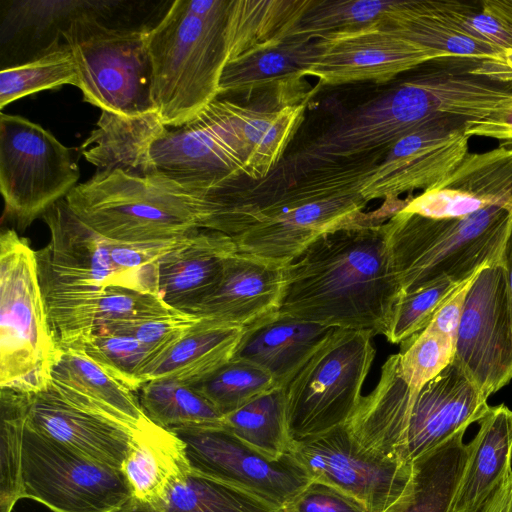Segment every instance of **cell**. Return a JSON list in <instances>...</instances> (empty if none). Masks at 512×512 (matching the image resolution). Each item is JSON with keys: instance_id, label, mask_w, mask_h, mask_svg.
Segmentation results:
<instances>
[{"instance_id": "cell-30", "label": "cell", "mask_w": 512, "mask_h": 512, "mask_svg": "<svg viewBox=\"0 0 512 512\" xmlns=\"http://www.w3.org/2000/svg\"><path fill=\"white\" fill-rule=\"evenodd\" d=\"M311 0H230L226 64L285 42Z\"/></svg>"}, {"instance_id": "cell-35", "label": "cell", "mask_w": 512, "mask_h": 512, "mask_svg": "<svg viewBox=\"0 0 512 512\" xmlns=\"http://www.w3.org/2000/svg\"><path fill=\"white\" fill-rule=\"evenodd\" d=\"M118 512H154L128 502ZM157 512H286L259 497L190 471Z\"/></svg>"}, {"instance_id": "cell-42", "label": "cell", "mask_w": 512, "mask_h": 512, "mask_svg": "<svg viewBox=\"0 0 512 512\" xmlns=\"http://www.w3.org/2000/svg\"><path fill=\"white\" fill-rule=\"evenodd\" d=\"M469 279L456 281L445 278L413 292H402L394 306L385 335L387 341L392 344L402 343L424 330L438 309Z\"/></svg>"}, {"instance_id": "cell-50", "label": "cell", "mask_w": 512, "mask_h": 512, "mask_svg": "<svg viewBox=\"0 0 512 512\" xmlns=\"http://www.w3.org/2000/svg\"><path fill=\"white\" fill-rule=\"evenodd\" d=\"M474 73L502 83H512V47L482 59Z\"/></svg>"}, {"instance_id": "cell-44", "label": "cell", "mask_w": 512, "mask_h": 512, "mask_svg": "<svg viewBox=\"0 0 512 512\" xmlns=\"http://www.w3.org/2000/svg\"><path fill=\"white\" fill-rule=\"evenodd\" d=\"M433 12L461 34L497 50L512 47V27L482 8V1L431 0Z\"/></svg>"}, {"instance_id": "cell-17", "label": "cell", "mask_w": 512, "mask_h": 512, "mask_svg": "<svg viewBox=\"0 0 512 512\" xmlns=\"http://www.w3.org/2000/svg\"><path fill=\"white\" fill-rule=\"evenodd\" d=\"M463 119H440L408 133L387 152L360 193L369 202L427 190L449 175L468 154Z\"/></svg>"}, {"instance_id": "cell-38", "label": "cell", "mask_w": 512, "mask_h": 512, "mask_svg": "<svg viewBox=\"0 0 512 512\" xmlns=\"http://www.w3.org/2000/svg\"><path fill=\"white\" fill-rule=\"evenodd\" d=\"M78 74L67 44L54 42L35 59L2 69L0 72V108L30 94L65 84L77 86Z\"/></svg>"}, {"instance_id": "cell-29", "label": "cell", "mask_w": 512, "mask_h": 512, "mask_svg": "<svg viewBox=\"0 0 512 512\" xmlns=\"http://www.w3.org/2000/svg\"><path fill=\"white\" fill-rule=\"evenodd\" d=\"M244 331L202 318L152 366L143 384L154 379L190 386L201 382L233 358Z\"/></svg>"}, {"instance_id": "cell-21", "label": "cell", "mask_w": 512, "mask_h": 512, "mask_svg": "<svg viewBox=\"0 0 512 512\" xmlns=\"http://www.w3.org/2000/svg\"><path fill=\"white\" fill-rule=\"evenodd\" d=\"M284 267L235 252L216 289L192 315L245 329L271 317L280 307Z\"/></svg>"}, {"instance_id": "cell-23", "label": "cell", "mask_w": 512, "mask_h": 512, "mask_svg": "<svg viewBox=\"0 0 512 512\" xmlns=\"http://www.w3.org/2000/svg\"><path fill=\"white\" fill-rule=\"evenodd\" d=\"M49 385L70 403L136 432L155 428L135 392L113 378L80 347L61 348Z\"/></svg>"}, {"instance_id": "cell-2", "label": "cell", "mask_w": 512, "mask_h": 512, "mask_svg": "<svg viewBox=\"0 0 512 512\" xmlns=\"http://www.w3.org/2000/svg\"><path fill=\"white\" fill-rule=\"evenodd\" d=\"M487 400L455 362L412 389L401 376L397 353L384 362L376 386L345 425L365 450L412 464L478 422L490 407Z\"/></svg>"}, {"instance_id": "cell-51", "label": "cell", "mask_w": 512, "mask_h": 512, "mask_svg": "<svg viewBox=\"0 0 512 512\" xmlns=\"http://www.w3.org/2000/svg\"><path fill=\"white\" fill-rule=\"evenodd\" d=\"M478 512H512V474Z\"/></svg>"}, {"instance_id": "cell-9", "label": "cell", "mask_w": 512, "mask_h": 512, "mask_svg": "<svg viewBox=\"0 0 512 512\" xmlns=\"http://www.w3.org/2000/svg\"><path fill=\"white\" fill-rule=\"evenodd\" d=\"M61 33L72 52L84 101L125 116L157 111L148 29L108 27L85 11L72 17Z\"/></svg>"}, {"instance_id": "cell-47", "label": "cell", "mask_w": 512, "mask_h": 512, "mask_svg": "<svg viewBox=\"0 0 512 512\" xmlns=\"http://www.w3.org/2000/svg\"><path fill=\"white\" fill-rule=\"evenodd\" d=\"M285 510L286 512H369L357 499L319 481H312Z\"/></svg>"}, {"instance_id": "cell-18", "label": "cell", "mask_w": 512, "mask_h": 512, "mask_svg": "<svg viewBox=\"0 0 512 512\" xmlns=\"http://www.w3.org/2000/svg\"><path fill=\"white\" fill-rule=\"evenodd\" d=\"M41 217L51 239L47 246L35 251L40 277L85 290L129 288L112 260L113 240L81 221L65 199L53 204Z\"/></svg>"}, {"instance_id": "cell-46", "label": "cell", "mask_w": 512, "mask_h": 512, "mask_svg": "<svg viewBox=\"0 0 512 512\" xmlns=\"http://www.w3.org/2000/svg\"><path fill=\"white\" fill-rule=\"evenodd\" d=\"M201 319L195 315L176 312L160 317L111 324L97 331L135 338L159 350L163 355Z\"/></svg>"}, {"instance_id": "cell-4", "label": "cell", "mask_w": 512, "mask_h": 512, "mask_svg": "<svg viewBox=\"0 0 512 512\" xmlns=\"http://www.w3.org/2000/svg\"><path fill=\"white\" fill-rule=\"evenodd\" d=\"M230 0H176L148 29L152 99L167 127L197 117L219 97Z\"/></svg>"}, {"instance_id": "cell-36", "label": "cell", "mask_w": 512, "mask_h": 512, "mask_svg": "<svg viewBox=\"0 0 512 512\" xmlns=\"http://www.w3.org/2000/svg\"><path fill=\"white\" fill-rule=\"evenodd\" d=\"M137 392L148 418L164 429L223 424L224 416L192 386L182 382L154 379Z\"/></svg>"}, {"instance_id": "cell-5", "label": "cell", "mask_w": 512, "mask_h": 512, "mask_svg": "<svg viewBox=\"0 0 512 512\" xmlns=\"http://www.w3.org/2000/svg\"><path fill=\"white\" fill-rule=\"evenodd\" d=\"M512 209L492 206L461 218L433 219L402 210L384 222L402 292L450 278L465 281L501 264Z\"/></svg>"}, {"instance_id": "cell-6", "label": "cell", "mask_w": 512, "mask_h": 512, "mask_svg": "<svg viewBox=\"0 0 512 512\" xmlns=\"http://www.w3.org/2000/svg\"><path fill=\"white\" fill-rule=\"evenodd\" d=\"M65 201L86 225L117 242L172 241L199 228L196 198L159 172L134 176L97 171L77 184Z\"/></svg>"}, {"instance_id": "cell-41", "label": "cell", "mask_w": 512, "mask_h": 512, "mask_svg": "<svg viewBox=\"0 0 512 512\" xmlns=\"http://www.w3.org/2000/svg\"><path fill=\"white\" fill-rule=\"evenodd\" d=\"M191 386L223 416L278 387L272 376L262 368L233 358L209 377Z\"/></svg>"}, {"instance_id": "cell-33", "label": "cell", "mask_w": 512, "mask_h": 512, "mask_svg": "<svg viewBox=\"0 0 512 512\" xmlns=\"http://www.w3.org/2000/svg\"><path fill=\"white\" fill-rule=\"evenodd\" d=\"M380 23L444 57L485 59L500 51L461 34L444 22L433 12L431 0H401Z\"/></svg>"}, {"instance_id": "cell-8", "label": "cell", "mask_w": 512, "mask_h": 512, "mask_svg": "<svg viewBox=\"0 0 512 512\" xmlns=\"http://www.w3.org/2000/svg\"><path fill=\"white\" fill-rule=\"evenodd\" d=\"M373 336L335 328L283 387L292 443L348 422L375 358Z\"/></svg>"}, {"instance_id": "cell-14", "label": "cell", "mask_w": 512, "mask_h": 512, "mask_svg": "<svg viewBox=\"0 0 512 512\" xmlns=\"http://www.w3.org/2000/svg\"><path fill=\"white\" fill-rule=\"evenodd\" d=\"M290 451L313 481L333 486L360 501L369 512L400 505L413 486V463L362 448L346 425L291 444Z\"/></svg>"}, {"instance_id": "cell-25", "label": "cell", "mask_w": 512, "mask_h": 512, "mask_svg": "<svg viewBox=\"0 0 512 512\" xmlns=\"http://www.w3.org/2000/svg\"><path fill=\"white\" fill-rule=\"evenodd\" d=\"M477 423L448 512H478L512 474V410L505 404L490 406Z\"/></svg>"}, {"instance_id": "cell-16", "label": "cell", "mask_w": 512, "mask_h": 512, "mask_svg": "<svg viewBox=\"0 0 512 512\" xmlns=\"http://www.w3.org/2000/svg\"><path fill=\"white\" fill-rule=\"evenodd\" d=\"M318 53L306 76L318 85L387 83L425 62L444 57L384 27L380 20L329 34L318 40Z\"/></svg>"}, {"instance_id": "cell-13", "label": "cell", "mask_w": 512, "mask_h": 512, "mask_svg": "<svg viewBox=\"0 0 512 512\" xmlns=\"http://www.w3.org/2000/svg\"><path fill=\"white\" fill-rule=\"evenodd\" d=\"M184 443L192 471L247 491L285 509L313 480L290 451L271 459L224 424L170 429Z\"/></svg>"}, {"instance_id": "cell-1", "label": "cell", "mask_w": 512, "mask_h": 512, "mask_svg": "<svg viewBox=\"0 0 512 512\" xmlns=\"http://www.w3.org/2000/svg\"><path fill=\"white\" fill-rule=\"evenodd\" d=\"M382 209L326 232L284 267L278 313L385 336L402 293Z\"/></svg>"}, {"instance_id": "cell-3", "label": "cell", "mask_w": 512, "mask_h": 512, "mask_svg": "<svg viewBox=\"0 0 512 512\" xmlns=\"http://www.w3.org/2000/svg\"><path fill=\"white\" fill-rule=\"evenodd\" d=\"M367 203L360 192L335 193L303 177L282 189L219 192L201 228L228 236L238 253L286 266L322 234L360 219Z\"/></svg>"}, {"instance_id": "cell-34", "label": "cell", "mask_w": 512, "mask_h": 512, "mask_svg": "<svg viewBox=\"0 0 512 512\" xmlns=\"http://www.w3.org/2000/svg\"><path fill=\"white\" fill-rule=\"evenodd\" d=\"M224 426L271 459L290 452L283 387H274L224 416Z\"/></svg>"}, {"instance_id": "cell-32", "label": "cell", "mask_w": 512, "mask_h": 512, "mask_svg": "<svg viewBox=\"0 0 512 512\" xmlns=\"http://www.w3.org/2000/svg\"><path fill=\"white\" fill-rule=\"evenodd\" d=\"M308 101L260 108L240 104L242 135L249 155V178L266 179L283 161L302 124Z\"/></svg>"}, {"instance_id": "cell-22", "label": "cell", "mask_w": 512, "mask_h": 512, "mask_svg": "<svg viewBox=\"0 0 512 512\" xmlns=\"http://www.w3.org/2000/svg\"><path fill=\"white\" fill-rule=\"evenodd\" d=\"M237 252L232 240L215 230L196 228L158 261V290L174 310L191 314L221 281L226 259Z\"/></svg>"}, {"instance_id": "cell-10", "label": "cell", "mask_w": 512, "mask_h": 512, "mask_svg": "<svg viewBox=\"0 0 512 512\" xmlns=\"http://www.w3.org/2000/svg\"><path fill=\"white\" fill-rule=\"evenodd\" d=\"M156 170L190 192H203L249 178L240 104L212 101L197 117L166 129L154 141Z\"/></svg>"}, {"instance_id": "cell-20", "label": "cell", "mask_w": 512, "mask_h": 512, "mask_svg": "<svg viewBox=\"0 0 512 512\" xmlns=\"http://www.w3.org/2000/svg\"><path fill=\"white\" fill-rule=\"evenodd\" d=\"M25 397L27 426L97 462L121 470L138 432L70 403L49 384Z\"/></svg>"}, {"instance_id": "cell-40", "label": "cell", "mask_w": 512, "mask_h": 512, "mask_svg": "<svg viewBox=\"0 0 512 512\" xmlns=\"http://www.w3.org/2000/svg\"><path fill=\"white\" fill-rule=\"evenodd\" d=\"M26 397L10 389L0 394V512H12L23 498L22 461Z\"/></svg>"}, {"instance_id": "cell-11", "label": "cell", "mask_w": 512, "mask_h": 512, "mask_svg": "<svg viewBox=\"0 0 512 512\" xmlns=\"http://www.w3.org/2000/svg\"><path fill=\"white\" fill-rule=\"evenodd\" d=\"M80 173L71 150L19 115L0 116V190L4 214L25 230L65 199Z\"/></svg>"}, {"instance_id": "cell-28", "label": "cell", "mask_w": 512, "mask_h": 512, "mask_svg": "<svg viewBox=\"0 0 512 512\" xmlns=\"http://www.w3.org/2000/svg\"><path fill=\"white\" fill-rule=\"evenodd\" d=\"M166 127L157 111L137 116L101 111L96 128L80 151L97 171L151 175L158 172L151 156L152 144Z\"/></svg>"}, {"instance_id": "cell-52", "label": "cell", "mask_w": 512, "mask_h": 512, "mask_svg": "<svg viewBox=\"0 0 512 512\" xmlns=\"http://www.w3.org/2000/svg\"><path fill=\"white\" fill-rule=\"evenodd\" d=\"M482 8L512 27V0H482Z\"/></svg>"}, {"instance_id": "cell-27", "label": "cell", "mask_w": 512, "mask_h": 512, "mask_svg": "<svg viewBox=\"0 0 512 512\" xmlns=\"http://www.w3.org/2000/svg\"><path fill=\"white\" fill-rule=\"evenodd\" d=\"M121 471L131 492L129 502L157 512L191 468L180 438L156 426L136 434Z\"/></svg>"}, {"instance_id": "cell-39", "label": "cell", "mask_w": 512, "mask_h": 512, "mask_svg": "<svg viewBox=\"0 0 512 512\" xmlns=\"http://www.w3.org/2000/svg\"><path fill=\"white\" fill-rule=\"evenodd\" d=\"M72 347L82 348L104 371L134 392L162 356L159 350L135 338L105 331H95Z\"/></svg>"}, {"instance_id": "cell-37", "label": "cell", "mask_w": 512, "mask_h": 512, "mask_svg": "<svg viewBox=\"0 0 512 512\" xmlns=\"http://www.w3.org/2000/svg\"><path fill=\"white\" fill-rule=\"evenodd\" d=\"M401 0H311L287 40L314 41L377 22Z\"/></svg>"}, {"instance_id": "cell-15", "label": "cell", "mask_w": 512, "mask_h": 512, "mask_svg": "<svg viewBox=\"0 0 512 512\" xmlns=\"http://www.w3.org/2000/svg\"><path fill=\"white\" fill-rule=\"evenodd\" d=\"M453 362L487 398L512 380V309L501 264L484 267L468 290Z\"/></svg>"}, {"instance_id": "cell-53", "label": "cell", "mask_w": 512, "mask_h": 512, "mask_svg": "<svg viewBox=\"0 0 512 512\" xmlns=\"http://www.w3.org/2000/svg\"><path fill=\"white\" fill-rule=\"evenodd\" d=\"M501 265L503 266L506 274V281H507V287H508V294L512 309V221L510 225V229L508 232V235L506 237L503 251H502V258H501Z\"/></svg>"}, {"instance_id": "cell-45", "label": "cell", "mask_w": 512, "mask_h": 512, "mask_svg": "<svg viewBox=\"0 0 512 512\" xmlns=\"http://www.w3.org/2000/svg\"><path fill=\"white\" fill-rule=\"evenodd\" d=\"M178 311L160 295L121 286L107 287L96 312L94 332L111 324L165 316Z\"/></svg>"}, {"instance_id": "cell-7", "label": "cell", "mask_w": 512, "mask_h": 512, "mask_svg": "<svg viewBox=\"0 0 512 512\" xmlns=\"http://www.w3.org/2000/svg\"><path fill=\"white\" fill-rule=\"evenodd\" d=\"M61 348L42 295L35 251L15 230L0 235V388L45 389Z\"/></svg>"}, {"instance_id": "cell-48", "label": "cell", "mask_w": 512, "mask_h": 512, "mask_svg": "<svg viewBox=\"0 0 512 512\" xmlns=\"http://www.w3.org/2000/svg\"><path fill=\"white\" fill-rule=\"evenodd\" d=\"M478 273H476L471 279H469L454 295H452L438 309V311L436 312L432 321L429 324L432 328H434L435 330L442 334H445L455 339L462 318V313L464 310V304L468 290L471 287Z\"/></svg>"}, {"instance_id": "cell-24", "label": "cell", "mask_w": 512, "mask_h": 512, "mask_svg": "<svg viewBox=\"0 0 512 512\" xmlns=\"http://www.w3.org/2000/svg\"><path fill=\"white\" fill-rule=\"evenodd\" d=\"M318 53L316 40H286L225 65L219 96L236 93L246 100L259 91H272L292 103L309 100L314 91L306 90L303 79ZM219 98V97H218Z\"/></svg>"}, {"instance_id": "cell-49", "label": "cell", "mask_w": 512, "mask_h": 512, "mask_svg": "<svg viewBox=\"0 0 512 512\" xmlns=\"http://www.w3.org/2000/svg\"><path fill=\"white\" fill-rule=\"evenodd\" d=\"M466 134L497 139L500 147L512 146V108L482 120L466 122Z\"/></svg>"}, {"instance_id": "cell-26", "label": "cell", "mask_w": 512, "mask_h": 512, "mask_svg": "<svg viewBox=\"0 0 512 512\" xmlns=\"http://www.w3.org/2000/svg\"><path fill=\"white\" fill-rule=\"evenodd\" d=\"M334 329L277 312L245 329L233 359L262 368L284 387Z\"/></svg>"}, {"instance_id": "cell-31", "label": "cell", "mask_w": 512, "mask_h": 512, "mask_svg": "<svg viewBox=\"0 0 512 512\" xmlns=\"http://www.w3.org/2000/svg\"><path fill=\"white\" fill-rule=\"evenodd\" d=\"M467 428L413 462V486L406 499L388 512H448L464 471Z\"/></svg>"}, {"instance_id": "cell-19", "label": "cell", "mask_w": 512, "mask_h": 512, "mask_svg": "<svg viewBox=\"0 0 512 512\" xmlns=\"http://www.w3.org/2000/svg\"><path fill=\"white\" fill-rule=\"evenodd\" d=\"M512 209V148L468 153L443 180L410 197L402 211L433 219L461 218L483 209Z\"/></svg>"}, {"instance_id": "cell-43", "label": "cell", "mask_w": 512, "mask_h": 512, "mask_svg": "<svg viewBox=\"0 0 512 512\" xmlns=\"http://www.w3.org/2000/svg\"><path fill=\"white\" fill-rule=\"evenodd\" d=\"M455 339L428 325L401 343L399 370L414 390L437 377L454 360Z\"/></svg>"}, {"instance_id": "cell-12", "label": "cell", "mask_w": 512, "mask_h": 512, "mask_svg": "<svg viewBox=\"0 0 512 512\" xmlns=\"http://www.w3.org/2000/svg\"><path fill=\"white\" fill-rule=\"evenodd\" d=\"M23 498L53 512H118L131 499L121 470L97 462L25 426Z\"/></svg>"}]
</instances>
